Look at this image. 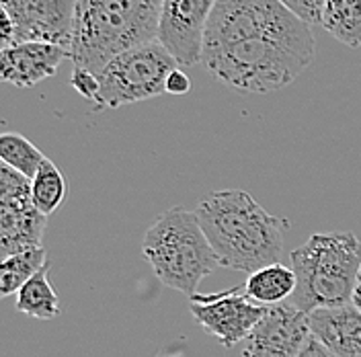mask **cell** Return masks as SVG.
Instances as JSON below:
<instances>
[{"label":"cell","mask_w":361,"mask_h":357,"mask_svg":"<svg viewBox=\"0 0 361 357\" xmlns=\"http://www.w3.org/2000/svg\"><path fill=\"white\" fill-rule=\"evenodd\" d=\"M312 27L281 0H218L205 29L207 74L240 95L286 89L314 60Z\"/></svg>","instance_id":"cell-1"},{"label":"cell","mask_w":361,"mask_h":357,"mask_svg":"<svg viewBox=\"0 0 361 357\" xmlns=\"http://www.w3.org/2000/svg\"><path fill=\"white\" fill-rule=\"evenodd\" d=\"M220 267L255 273L279 263L283 255V220L243 189L212 193L195 210Z\"/></svg>","instance_id":"cell-2"},{"label":"cell","mask_w":361,"mask_h":357,"mask_svg":"<svg viewBox=\"0 0 361 357\" xmlns=\"http://www.w3.org/2000/svg\"><path fill=\"white\" fill-rule=\"evenodd\" d=\"M162 0H78L70 60L99 74L119 54L158 42Z\"/></svg>","instance_id":"cell-3"},{"label":"cell","mask_w":361,"mask_h":357,"mask_svg":"<svg viewBox=\"0 0 361 357\" xmlns=\"http://www.w3.org/2000/svg\"><path fill=\"white\" fill-rule=\"evenodd\" d=\"M298 286L292 304L310 314L353 302L361 267V243L353 232L312 234L290 255Z\"/></svg>","instance_id":"cell-4"},{"label":"cell","mask_w":361,"mask_h":357,"mask_svg":"<svg viewBox=\"0 0 361 357\" xmlns=\"http://www.w3.org/2000/svg\"><path fill=\"white\" fill-rule=\"evenodd\" d=\"M142 255L164 288L189 298L203 277L220 267L197 214L183 207H171L158 216L144 234Z\"/></svg>","instance_id":"cell-5"},{"label":"cell","mask_w":361,"mask_h":357,"mask_svg":"<svg viewBox=\"0 0 361 357\" xmlns=\"http://www.w3.org/2000/svg\"><path fill=\"white\" fill-rule=\"evenodd\" d=\"M177 60L160 44H144L113 58L99 76L94 109H117L137 101H148L166 92V80L177 70Z\"/></svg>","instance_id":"cell-6"},{"label":"cell","mask_w":361,"mask_h":357,"mask_svg":"<svg viewBox=\"0 0 361 357\" xmlns=\"http://www.w3.org/2000/svg\"><path fill=\"white\" fill-rule=\"evenodd\" d=\"M189 310L207 335L218 339L224 347H234L247 341L252 329L265 316L267 308L250 302L243 294V286L220 294H193L189 298Z\"/></svg>","instance_id":"cell-7"},{"label":"cell","mask_w":361,"mask_h":357,"mask_svg":"<svg viewBox=\"0 0 361 357\" xmlns=\"http://www.w3.org/2000/svg\"><path fill=\"white\" fill-rule=\"evenodd\" d=\"M218 0H162L158 42L183 66L202 62L205 29Z\"/></svg>","instance_id":"cell-8"},{"label":"cell","mask_w":361,"mask_h":357,"mask_svg":"<svg viewBox=\"0 0 361 357\" xmlns=\"http://www.w3.org/2000/svg\"><path fill=\"white\" fill-rule=\"evenodd\" d=\"M310 333V316L293 304L269 306L245 341L243 357H300Z\"/></svg>","instance_id":"cell-9"},{"label":"cell","mask_w":361,"mask_h":357,"mask_svg":"<svg viewBox=\"0 0 361 357\" xmlns=\"http://www.w3.org/2000/svg\"><path fill=\"white\" fill-rule=\"evenodd\" d=\"M66 58H70L66 47L47 42L6 45L0 49V78L17 89H29L54 76Z\"/></svg>","instance_id":"cell-10"},{"label":"cell","mask_w":361,"mask_h":357,"mask_svg":"<svg viewBox=\"0 0 361 357\" xmlns=\"http://www.w3.org/2000/svg\"><path fill=\"white\" fill-rule=\"evenodd\" d=\"M310 333L335 357H361V310L353 304L308 314Z\"/></svg>","instance_id":"cell-11"},{"label":"cell","mask_w":361,"mask_h":357,"mask_svg":"<svg viewBox=\"0 0 361 357\" xmlns=\"http://www.w3.org/2000/svg\"><path fill=\"white\" fill-rule=\"evenodd\" d=\"M47 216L33 203L27 205H0V253L13 257L39 248L44 241Z\"/></svg>","instance_id":"cell-12"},{"label":"cell","mask_w":361,"mask_h":357,"mask_svg":"<svg viewBox=\"0 0 361 357\" xmlns=\"http://www.w3.org/2000/svg\"><path fill=\"white\" fill-rule=\"evenodd\" d=\"M240 286H243V294L250 302L269 308V306L283 304L288 298H292L298 279L292 267L275 263V265H267L250 273L247 282Z\"/></svg>","instance_id":"cell-13"},{"label":"cell","mask_w":361,"mask_h":357,"mask_svg":"<svg viewBox=\"0 0 361 357\" xmlns=\"http://www.w3.org/2000/svg\"><path fill=\"white\" fill-rule=\"evenodd\" d=\"M47 269H49V261L17 291L15 308L21 314L39 320H51L60 313V300L47 277Z\"/></svg>","instance_id":"cell-14"},{"label":"cell","mask_w":361,"mask_h":357,"mask_svg":"<svg viewBox=\"0 0 361 357\" xmlns=\"http://www.w3.org/2000/svg\"><path fill=\"white\" fill-rule=\"evenodd\" d=\"M320 25L341 44L360 47L361 0H326Z\"/></svg>","instance_id":"cell-15"},{"label":"cell","mask_w":361,"mask_h":357,"mask_svg":"<svg viewBox=\"0 0 361 357\" xmlns=\"http://www.w3.org/2000/svg\"><path fill=\"white\" fill-rule=\"evenodd\" d=\"M68 195V181L62 175V171L49 160L45 158L44 164L39 167L37 175L31 181V198L33 205L44 214L51 216Z\"/></svg>","instance_id":"cell-16"},{"label":"cell","mask_w":361,"mask_h":357,"mask_svg":"<svg viewBox=\"0 0 361 357\" xmlns=\"http://www.w3.org/2000/svg\"><path fill=\"white\" fill-rule=\"evenodd\" d=\"M45 263H47L45 246L6 257L0 265V294L2 296L17 294Z\"/></svg>","instance_id":"cell-17"},{"label":"cell","mask_w":361,"mask_h":357,"mask_svg":"<svg viewBox=\"0 0 361 357\" xmlns=\"http://www.w3.org/2000/svg\"><path fill=\"white\" fill-rule=\"evenodd\" d=\"M0 160L2 164L15 169L23 177L33 181L39 167L44 164V152L33 146L27 138L17 132H6L0 135Z\"/></svg>","instance_id":"cell-18"},{"label":"cell","mask_w":361,"mask_h":357,"mask_svg":"<svg viewBox=\"0 0 361 357\" xmlns=\"http://www.w3.org/2000/svg\"><path fill=\"white\" fill-rule=\"evenodd\" d=\"M33 203L31 181L23 177L15 169L0 167V205H27Z\"/></svg>","instance_id":"cell-19"},{"label":"cell","mask_w":361,"mask_h":357,"mask_svg":"<svg viewBox=\"0 0 361 357\" xmlns=\"http://www.w3.org/2000/svg\"><path fill=\"white\" fill-rule=\"evenodd\" d=\"M293 15H298L302 21L308 25L322 23V13L326 6V0H281Z\"/></svg>","instance_id":"cell-20"},{"label":"cell","mask_w":361,"mask_h":357,"mask_svg":"<svg viewBox=\"0 0 361 357\" xmlns=\"http://www.w3.org/2000/svg\"><path fill=\"white\" fill-rule=\"evenodd\" d=\"M70 85L74 87V90L82 99H87L90 103H94V99L99 97V76L89 72V70H85V68H74L72 70Z\"/></svg>","instance_id":"cell-21"},{"label":"cell","mask_w":361,"mask_h":357,"mask_svg":"<svg viewBox=\"0 0 361 357\" xmlns=\"http://www.w3.org/2000/svg\"><path fill=\"white\" fill-rule=\"evenodd\" d=\"M191 90V80L185 72H180L179 68L175 72H171L169 80H166V92L171 95H187Z\"/></svg>","instance_id":"cell-22"},{"label":"cell","mask_w":361,"mask_h":357,"mask_svg":"<svg viewBox=\"0 0 361 357\" xmlns=\"http://www.w3.org/2000/svg\"><path fill=\"white\" fill-rule=\"evenodd\" d=\"M300 357H335L316 337H308V341H306V345H304V349H302V353Z\"/></svg>","instance_id":"cell-23"},{"label":"cell","mask_w":361,"mask_h":357,"mask_svg":"<svg viewBox=\"0 0 361 357\" xmlns=\"http://www.w3.org/2000/svg\"><path fill=\"white\" fill-rule=\"evenodd\" d=\"M357 310H361V267L360 275H357V284H355V291H353V302H351Z\"/></svg>","instance_id":"cell-24"}]
</instances>
